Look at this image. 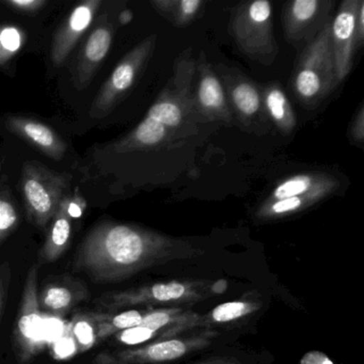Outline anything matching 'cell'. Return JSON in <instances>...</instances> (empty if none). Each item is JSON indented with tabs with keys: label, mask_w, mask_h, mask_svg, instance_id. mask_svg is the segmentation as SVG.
Instances as JSON below:
<instances>
[{
	"label": "cell",
	"mask_w": 364,
	"mask_h": 364,
	"mask_svg": "<svg viewBox=\"0 0 364 364\" xmlns=\"http://www.w3.org/2000/svg\"><path fill=\"white\" fill-rule=\"evenodd\" d=\"M10 281H11V268L9 263L6 262L3 265H0V315L5 306L6 298L9 291Z\"/></svg>",
	"instance_id": "obj_31"
},
{
	"label": "cell",
	"mask_w": 364,
	"mask_h": 364,
	"mask_svg": "<svg viewBox=\"0 0 364 364\" xmlns=\"http://www.w3.org/2000/svg\"><path fill=\"white\" fill-rule=\"evenodd\" d=\"M358 5L359 0H344L330 24V43L338 84L350 73L353 56L358 50L355 35Z\"/></svg>",
	"instance_id": "obj_13"
},
{
	"label": "cell",
	"mask_w": 364,
	"mask_h": 364,
	"mask_svg": "<svg viewBox=\"0 0 364 364\" xmlns=\"http://www.w3.org/2000/svg\"><path fill=\"white\" fill-rule=\"evenodd\" d=\"M259 308H261V304L253 300L225 302L213 309L208 314L200 316L197 328H210L213 325L238 321L242 317L252 314L255 311L259 310Z\"/></svg>",
	"instance_id": "obj_22"
},
{
	"label": "cell",
	"mask_w": 364,
	"mask_h": 364,
	"mask_svg": "<svg viewBox=\"0 0 364 364\" xmlns=\"http://www.w3.org/2000/svg\"><path fill=\"white\" fill-rule=\"evenodd\" d=\"M191 48L174 63L173 74L144 120L123 139L114 144L117 153L157 150L198 133L199 117L193 103L196 60Z\"/></svg>",
	"instance_id": "obj_2"
},
{
	"label": "cell",
	"mask_w": 364,
	"mask_h": 364,
	"mask_svg": "<svg viewBox=\"0 0 364 364\" xmlns=\"http://www.w3.org/2000/svg\"><path fill=\"white\" fill-rule=\"evenodd\" d=\"M217 336V332L208 331L182 338L155 341L137 348L101 353L95 364H157L184 357L193 351L205 348Z\"/></svg>",
	"instance_id": "obj_10"
},
{
	"label": "cell",
	"mask_w": 364,
	"mask_h": 364,
	"mask_svg": "<svg viewBox=\"0 0 364 364\" xmlns=\"http://www.w3.org/2000/svg\"><path fill=\"white\" fill-rule=\"evenodd\" d=\"M87 208L86 200L84 199L80 191H76L74 195L70 197L69 214L72 218H80Z\"/></svg>",
	"instance_id": "obj_33"
},
{
	"label": "cell",
	"mask_w": 364,
	"mask_h": 364,
	"mask_svg": "<svg viewBox=\"0 0 364 364\" xmlns=\"http://www.w3.org/2000/svg\"><path fill=\"white\" fill-rule=\"evenodd\" d=\"M213 284L204 281H169L153 283L137 289L104 294L100 306L108 311L138 304H195L210 297Z\"/></svg>",
	"instance_id": "obj_6"
},
{
	"label": "cell",
	"mask_w": 364,
	"mask_h": 364,
	"mask_svg": "<svg viewBox=\"0 0 364 364\" xmlns=\"http://www.w3.org/2000/svg\"><path fill=\"white\" fill-rule=\"evenodd\" d=\"M201 253L184 240L135 225L106 221L87 234L73 268L95 282H114L152 266Z\"/></svg>",
	"instance_id": "obj_1"
},
{
	"label": "cell",
	"mask_w": 364,
	"mask_h": 364,
	"mask_svg": "<svg viewBox=\"0 0 364 364\" xmlns=\"http://www.w3.org/2000/svg\"><path fill=\"white\" fill-rule=\"evenodd\" d=\"M338 178L327 173H304L291 176L274 187L267 199H287V198L302 197V196L323 193L328 197L338 189Z\"/></svg>",
	"instance_id": "obj_17"
},
{
	"label": "cell",
	"mask_w": 364,
	"mask_h": 364,
	"mask_svg": "<svg viewBox=\"0 0 364 364\" xmlns=\"http://www.w3.org/2000/svg\"><path fill=\"white\" fill-rule=\"evenodd\" d=\"M264 109L268 121L283 135L291 134L297 124L295 112L289 97L278 82H272L262 88Z\"/></svg>",
	"instance_id": "obj_19"
},
{
	"label": "cell",
	"mask_w": 364,
	"mask_h": 364,
	"mask_svg": "<svg viewBox=\"0 0 364 364\" xmlns=\"http://www.w3.org/2000/svg\"><path fill=\"white\" fill-rule=\"evenodd\" d=\"M182 332H185L183 328H173V329L155 331V330L148 329V328L136 326V327L118 332L116 334V340L118 342L123 343V344L138 345L146 342V341L167 340V338H174Z\"/></svg>",
	"instance_id": "obj_25"
},
{
	"label": "cell",
	"mask_w": 364,
	"mask_h": 364,
	"mask_svg": "<svg viewBox=\"0 0 364 364\" xmlns=\"http://www.w3.org/2000/svg\"><path fill=\"white\" fill-rule=\"evenodd\" d=\"M101 5V0H87L74 8L53 40L50 60L55 65L65 63L78 40L92 24Z\"/></svg>",
	"instance_id": "obj_14"
},
{
	"label": "cell",
	"mask_w": 364,
	"mask_h": 364,
	"mask_svg": "<svg viewBox=\"0 0 364 364\" xmlns=\"http://www.w3.org/2000/svg\"><path fill=\"white\" fill-rule=\"evenodd\" d=\"M272 5L267 0L242 1L231 10L229 31L236 46L251 61L269 67L279 54Z\"/></svg>",
	"instance_id": "obj_4"
},
{
	"label": "cell",
	"mask_w": 364,
	"mask_h": 364,
	"mask_svg": "<svg viewBox=\"0 0 364 364\" xmlns=\"http://www.w3.org/2000/svg\"><path fill=\"white\" fill-rule=\"evenodd\" d=\"M330 24L300 52L291 75L294 95L308 108L318 106L338 86L330 43Z\"/></svg>",
	"instance_id": "obj_3"
},
{
	"label": "cell",
	"mask_w": 364,
	"mask_h": 364,
	"mask_svg": "<svg viewBox=\"0 0 364 364\" xmlns=\"http://www.w3.org/2000/svg\"><path fill=\"white\" fill-rule=\"evenodd\" d=\"M88 297V291L78 283L50 284L38 295L41 312L60 317Z\"/></svg>",
	"instance_id": "obj_20"
},
{
	"label": "cell",
	"mask_w": 364,
	"mask_h": 364,
	"mask_svg": "<svg viewBox=\"0 0 364 364\" xmlns=\"http://www.w3.org/2000/svg\"><path fill=\"white\" fill-rule=\"evenodd\" d=\"M327 198L328 196L323 193H314V195L287 198V199L274 200V201L265 200L257 208L255 216L261 220H277V219L304 212Z\"/></svg>",
	"instance_id": "obj_21"
},
{
	"label": "cell",
	"mask_w": 364,
	"mask_h": 364,
	"mask_svg": "<svg viewBox=\"0 0 364 364\" xmlns=\"http://www.w3.org/2000/svg\"><path fill=\"white\" fill-rule=\"evenodd\" d=\"M20 225V214L14 196L0 187V245L9 237Z\"/></svg>",
	"instance_id": "obj_24"
},
{
	"label": "cell",
	"mask_w": 364,
	"mask_h": 364,
	"mask_svg": "<svg viewBox=\"0 0 364 364\" xmlns=\"http://www.w3.org/2000/svg\"><path fill=\"white\" fill-rule=\"evenodd\" d=\"M74 338L80 347V351L90 348L97 341V331H95V323L92 317L90 318H80L73 323Z\"/></svg>",
	"instance_id": "obj_28"
},
{
	"label": "cell",
	"mask_w": 364,
	"mask_h": 364,
	"mask_svg": "<svg viewBox=\"0 0 364 364\" xmlns=\"http://www.w3.org/2000/svg\"><path fill=\"white\" fill-rule=\"evenodd\" d=\"M332 0H293L283 6L284 39L298 52L311 43L332 21Z\"/></svg>",
	"instance_id": "obj_11"
},
{
	"label": "cell",
	"mask_w": 364,
	"mask_h": 364,
	"mask_svg": "<svg viewBox=\"0 0 364 364\" xmlns=\"http://www.w3.org/2000/svg\"><path fill=\"white\" fill-rule=\"evenodd\" d=\"M39 270V264H36L27 274L12 336L14 353L20 364H28L46 346V328L38 300Z\"/></svg>",
	"instance_id": "obj_7"
},
{
	"label": "cell",
	"mask_w": 364,
	"mask_h": 364,
	"mask_svg": "<svg viewBox=\"0 0 364 364\" xmlns=\"http://www.w3.org/2000/svg\"><path fill=\"white\" fill-rule=\"evenodd\" d=\"M24 33L12 26L0 27V65H5L21 50Z\"/></svg>",
	"instance_id": "obj_27"
},
{
	"label": "cell",
	"mask_w": 364,
	"mask_h": 364,
	"mask_svg": "<svg viewBox=\"0 0 364 364\" xmlns=\"http://www.w3.org/2000/svg\"><path fill=\"white\" fill-rule=\"evenodd\" d=\"M6 127L46 156L55 161H61L65 157L67 144L48 125L26 117H9L6 120Z\"/></svg>",
	"instance_id": "obj_16"
},
{
	"label": "cell",
	"mask_w": 364,
	"mask_h": 364,
	"mask_svg": "<svg viewBox=\"0 0 364 364\" xmlns=\"http://www.w3.org/2000/svg\"><path fill=\"white\" fill-rule=\"evenodd\" d=\"M69 178L52 171L38 161L23 168L22 191L29 220L39 228L48 225L61 200L67 196Z\"/></svg>",
	"instance_id": "obj_5"
},
{
	"label": "cell",
	"mask_w": 364,
	"mask_h": 364,
	"mask_svg": "<svg viewBox=\"0 0 364 364\" xmlns=\"http://www.w3.org/2000/svg\"><path fill=\"white\" fill-rule=\"evenodd\" d=\"M198 364H242L238 360L234 359L231 357H217L212 358V359L204 360V361L199 362Z\"/></svg>",
	"instance_id": "obj_35"
},
{
	"label": "cell",
	"mask_w": 364,
	"mask_h": 364,
	"mask_svg": "<svg viewBox=\"0 0 364 364\" xmlns=\"http://www.w3.org/2000/svg\"><path fill=\"white\" fill-rule=\"evenodd\" d=\"M6 5L16 11L35 14L46 5V0H6Z\"/></svg>",
	"instance_id": "obj_29"
},
{
	"label": "cell",
	"mask_w": 364,
	"mask_h": 364,
	"mask_svg": "<svg viewBox=\"0 0 364 364\" xmlns=\"http://www.w3.org/2000/svg\"><path fill=\"white\" fill-rule=\"evenodd\" d=\"M300 364H333V362L319 351H311L302 357Z\"/></svg>",
	"instance_id": "obj_34"
},
{
	"label": "cell",
	"mask_w": 364,
	"mask_h": 364,
	"mask_svg": "<svg viewBox=\"0 0 364 364\" xmlns=\"http://www.w3.org/2000/svg\"><path fill=\"white\" fill-rule=\"evenodd\" d=\"M156 44V36H149L118 63L107 82L93 102L90 116L101 119L107 116L125 99L148 65Z\"/></svg>",
	"instance_id": "obj_8"
},
{
	"label": "cell",
	"mask_w": 364,
	"mask_h": 364,
	"mask_svg": "<svg viewBox=\"0 0 364 364\" xmlns=\"http://www.w3.org/2000/svg\"><path fill=\"white\" fill-rule=\"evenodd\" d=\"M355 35L357 48H361L364 43V0H359L355 18Z\"/></svg>",
	"instance_id": "obj_32"
},
{
	"label": "cell",
	"mask_w": 364,
	"mask_h": 364,
	"mask_svg": "<svg viewBox=\"0 0 364 364\" xmlns=\"http://www.w3.org/2000/svg\"><path fill=\"white\" fill-rule=\"evenodd\" d=\"M71 195L65 196L53 217L52 227L43 248L40 251L41 264L54 263L69 247L72 236V217L69 214Z\"/></svg>",
	"instance_id": "obj_18"
},
{
	"label": "cell",
	"mask_w": 364,
	"mask_h": 364,
	"mask_svg": "<svg viewBox=\"0 0 364 364\" xmlns=\"http://www.w3.org/2000/svg\"><path fill=\"white\" fill-rule=\"evenodd\" d=\"M133 12L131 10H124L119 16V22H120L121 25H127L133 21Z\"/></svg>",
	"instance_id": "obj_36"
},
{
	"label": "cell",
	"mask_w": 364,
	"mask_h": 364,
	"mask_svg": "<svg viewBox=\"0 0 364 364\" xmlns=\"http://www.w3.org/2000/svg\"><path fill=\"white\" fill-rule=\"evenodd\" d=\"M112 39L114 27L106 18H103L93 29L80 53L74 75V82L78 90H82L90 85L112 48Z\"/></svg>",
	"instance_id": "obj_15"
},
{
	"label": "cell",
	"mask_w": 364,
	"mask_h": 364,
	"mask_svg": "<svg viewBox=\"0 0 364 364\" xmlns=\"http://www.w3.org/2000/svg\"><path fill=\"white\" fill-rule=\"evenodd\" d=\"M195 80L193 103L200 122L217 121L228 127H233L235 117L230 106L227 93L204 52L200 53L196 63Z\"/></svg>",
	"instance_id": "obj_12"
},
{
	"label": "cell",
	"mask_w": 364,
	"mask_h": 364,
	"mask_svg": "<svg viewBox=\"0 0 364 364\" xmlns=\"http://www.w3.org/2000/svg\"><path fill=\"white\" fill-rule=\"evenodd\" d=\"M350 137L357 146L364 141V106L362 104L350 125Z\"/></svg>",
	"instance_id": "obj_30"
},
{
	"label": "cell",
	"mask_w": 364,
	"mask_h": 364,
	"mask_svg": "<svg viewBox=\"0 0 364 364\" xmlns=\"http://www.w3.org/2000/svg\"><path fill=\"white\" fill-rule=\"evenodd\" d=\"M142 316L144 313L136 310L127 311L114 316L110 314L91 315L95 323L97 340H104L117 332L136 327L139 325Z\"/></svg>",
	"instance_id": "obj_23"
},
{
	"label": "cell",
	"mask_w": 364,
	"mask_h": 364,
	"mask_svg": "<svg viewBox=\"0 0 364 364\" xmlns=\"http://www.w3.org/2000/svg\"><path fill=\"white\" fill-rule=\"evenodd\" d=\"M202 0H176L167 20L178 28L189 26L203 9Z\"/></svg>",
	"instance_id": "obj_26"
},
{
	"label": "cell",
	"mask_w": 364,
	"mask_h": 364,
	"mask_svg": "<svg viewBox=\"0 0 364 364\" xmlns=\"http://www.w3.org/2000/svg\"><path fill=\"white\" fill-rule=\"evenodd\" d=\"M215 72L223 82L235 120L250 133L264 134L268 119L264 109L261 87L237 70L216 65Z\"/></svg>",
	"instance_id": "obj_9"
}]
</instances>
